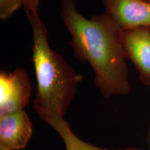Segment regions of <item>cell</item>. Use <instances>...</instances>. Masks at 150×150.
<instances>
[{
    "label": "cell",
    "mask_w": 150,
    "mask_h": 150,
    "mask_svg": "<svg viewBox=\"0 0 150 150\" xmlns=\"http://www.w3.org/2000/svg\"><path fill=\"white\" fill-rule=\"evenodd\" d=\"M54 129L61 136L66 150H145L136 147H128L123 149H108L101 148L84 141L73 132L69 123L63 117L50 116L42 120Z\"/></svg>",
    "instance_id": "7"
},
{
    "label": "cell",
    "mask_w": 150,
    "mask_h": 150,
    "mask_svg": "<svg viewBox=\"0 0 150 150\" xmlns=\"http://www.w3.org/2000/svg\"><path fill=\"white\" fill-rule=\"evenodd\" d=\"M0 150H6V149H4V148H2V147H0Z\"/></svg>",
    "instance_id": "11"
},
{
    "label": "cell",
    "mask_w": 150,
    "mask_h": 150,
    "mask_svg": "<svg viewBox=\"0 0 150 150\" xmlns=\"http://www.w3.org/2000/svg\"><path fill=\"white\" fill-rule=\"evenodd\" d=\"M21 6H23L22 0H0V19L7 20Z\"/></svg>",
    "instance_id": "8"
},
{
    "label": "cell",
    "mask_w": 150,
    "mask_h": 150,
    "mask_svg": "<svg viewBox=\"0 0 150 150\" xmlns=\"http://www.w3.org/2000/svg\"><path fill=\"white\" fill-rule=\"evenodd\" d=\"M120 40L125 58L134 65L141 83L150 86V27L121 29Z\"/></svg>",
    "instance_id": "4"
},
{
    "label": "cell",
    "mask_w": 150,
    "mask_h": 150,
    "mask_svg": "<svg viewBox=\"0 0 150 150\" xmlns=\"http://www.w3.org/2000/svg\"><path fill=\"white\" fill-rule=\"evenodd\" d=\"M149 142H150V135H149Z\"/></svg>",
    "instance_id": "12"
},
{
    "label": "cell",
    "mask_w": 150,
    "mask_h": 150,
    "mask_svg": "<svg viewBox=\"0 0 150 150\" xmlns=\"http://www.w3.org/2000/svg\"><path fill=\"white\" fill-rule=\"evenodd\" d=\"M22 2L25 13H29L33 11H38L40 0H22Z\"/></svg>",
    "instance_id": "9"
},
{
    "label": "cell",
    "mask_w": 150,
    "mask_h": 150,
    "mask_svg": "<svg viewBox=\"0 0 150 150\" xmlns=\"http://www.w3.org/2000/svg\"><path fill=\"white\" fill-rule=\"evenodd\" d=\"M63 22L72 35L74 56L95 72L94 83L105 99L130 93L128 67L120 40L121 28L106 12L86 18L75 0H62Z\"/></svg>",
    "instance_id": "1"
},
{
    "label": "cell",
    "mask_w": 150,
    "mask_h": 150,
    "mask_svg": "<svg viewBox=\"0 0 150 150\" xmlns=\"http://www.w3.org/2000/svg\"><path fill=\"white\" fill-rule=\"evenodd\" d=\"M144 1H147V2L150 3V0H144Z\"/></svg>",
    "instance_id": "10"
},
{
    "label": "cell",
    "mask_w": 150,
    "mask_h": 150,
    "mask_svg": "<svg viewBox=\"0 0 150 150\" xmlns=\"http://www.w3.org/2000/svg\"><path fill=\"white\" fill-rule=\"evenodd\" d=\"M26 14L33 33L31 61L37 83L33 109L42 120L50 116L63 117L83 76L50 46L47 29L38 11Z\"/></svg>",
    "instance_id": "2"
},
{
    "label": "cell",
    "mask_w": 150,
    "mask_h": 150,
    "mask_svg": "<svg viewBox=\"0 0 150 150\" xmlns=\"http://www.w3.org/2000/svg\"><path fill=\"white\" fill-rule=\"evenodd\" d=\"M32 86L27 72L16 68L0 72V116L24 110L29 104Z\"/></svg>",
    "instance_id": "3"
},
{
    "label": "cell",
    "mask_w": 150,
    "mask_h": 150,
    "mask_svg": "<svg viewBox=\"0 0 150 150\" xmlns=\"http://www.w3.org/2000/svg\"><path fill=\"white\" fill-rule=\"evenodd\" d=\"M105 12L121 29L150 27V3L144 0H102Z\"/></svg>",
    "instance_id": "6"
},
{
    "label": "cell",
    "mask_w": 150,
    "mask_h": 150,
    "mask_svg": "<svg viewBox=\"0 0 150 150\" xmlns=\"http://www.w3.org/2000/svg\"><path fill=\"white\" fill-rule=\"evenodd\" d=\"M32 134V122L24 110L0 116V147L6 150L23 149Z\"/></svg>",
    "instance_id": "5"
}]
</instances>
